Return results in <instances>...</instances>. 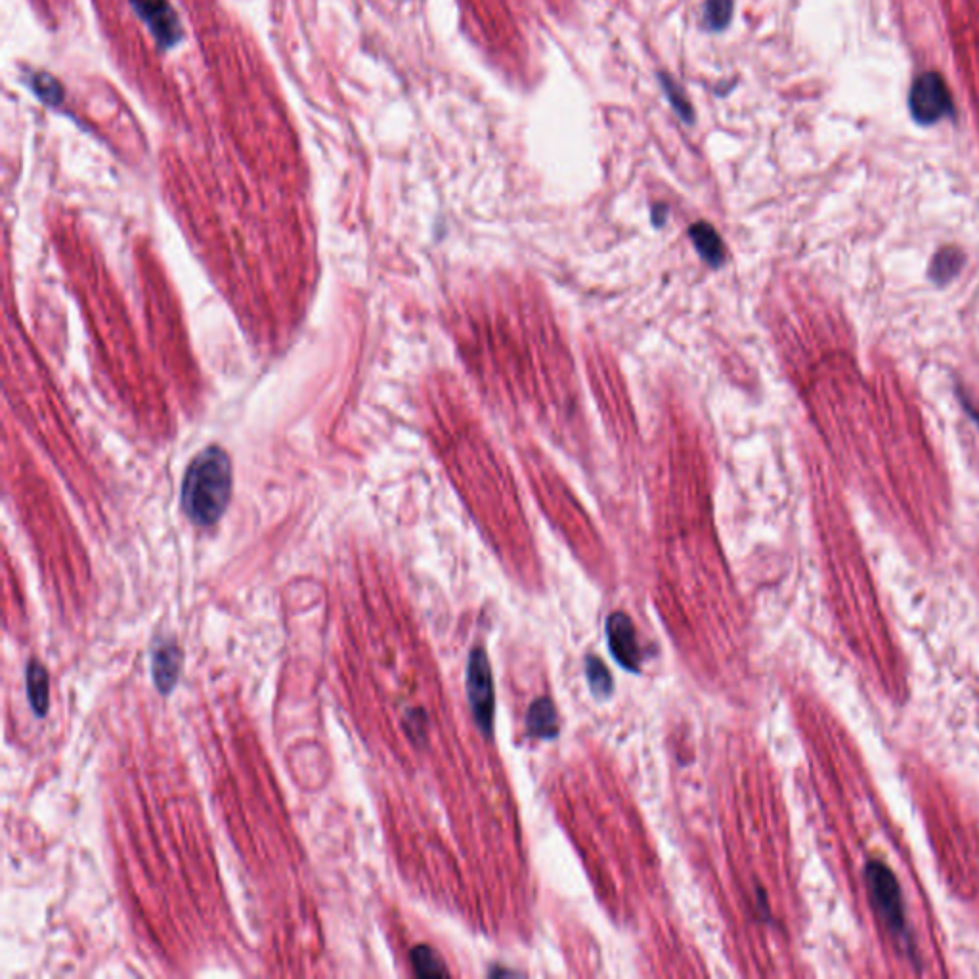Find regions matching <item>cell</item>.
I'll return each instance as SVG.
<instances>
[{
  "label": "cell",
  "instance_id": "30bf717a",
  "mask_svg": "<svg viewBox=\"0 0 979 979\" xmlns=\"http://www.w3.org/2000/svg\"><path fill=\"white\" fill-rule=\"evenodd\" d=\"M178 672H180V651L175 645H165L157 649L153 656V674L161 693H167L175 687Z\"/></svg>",
  "mask_w": 979,
  "mask_h": 979
},
{
  "label": "cell",
  "instance_id": "6da1fadb",
  "mask_svg": "<svg viewBox=\"0 0 979 979\" xmlns=\"http://www.w3.org/2000/svg\"><path fill=\"white\" fill-rule=\"evenodd\" d=\"M463 364L484 400L513 423L530 421L582 463L593 442L574 354L542 283L492 272L471 283L452 310Z\"/></svg>",
  "mask_w": 979,
  "mask_h": 979
},
{
  "label": "cell",
  "instance_id": "5b68a950",
  "mask_svg": "<svg viewBox=\"0 0 979 979\" xmlns=\"http://www.w3.org/2000/svg\"><path fill=\"white\" fill-rule=\"evenodd\" d=\"M865 882L867 890L871 895L874 913L882 920L886 932L890 934L893 943L905 953V957L911 962H918L916 949H914L913 936L907 924V914H905V903H903V893L901 886L895 878L892 869L878 859H871L865 865Z\"/></svg>",
  "mask_w": 979,
  "mask_h": 979
},
{
  "label": "cell",
  "instance_id": "9c48e42d",
  "mask_svg": "<svg viewBox=\"0 0 979 979\" xmlns=\"http://www.w3.org/2000/svg\"><path fill=\"white\" fill-rule=\"evenodd\" d=\"M526 727L528 733L536 739H555L559 735L557 710L549 698H536L530 704Z\"/></svg>",
  "mask_w": 979,
  "mask_h": 979
},
{
  "label": "cell",
  "instance_id": "5bb4252c",
  "mask_svg": "<svg viewBox=\"0 0 979 979\" xmlns=\"http://www.w3.org/2000/svg\"><path fill=\"white\" fill-rule=\"evenodd\" d=\"M586 672H588L591 693L597 698L609 697L612 693V677H610L607 666L597 656H588Z\"/></svg>",
  "mask_w": 979,
  "mask_h": 979
},
{
  "label": "cell",
  "instance_id": "8fae6325",
  "mask_svg": "<svg viewBox=\"0 0 979 979\" xmlns=\"http://www.w3.org/2000/svg\"><path fill=\"white\" fill-rule=\"evenodd\" d=\"M27 697L39 718L48 712V674L41 662L33 660L27 664Z\"/></svg>",
  "mask_w": 979,
  "mask_h": 979
},
{
  "label": "cell",
  "instance_id": "277c9868",
  "mask_svg": "<svg viewBox=\"0 0 979 979\" xmlns=\"http://www.w3.org/2000/svg\"><path fill=\"white\" fill-rule=\"evenodd\" d=\"M232 496V463L222 448H207L190 463L182 507L197 526H213L226 513Z\"/></svg>",
  "mask_w": 979,
  "mask_h": 979
},
{
  "label": "cell",
  "instance_id": "7a4b0ae2",
  "mask_svg": "<svg viewBox=\"0 0 979 979\" xmlns=\"http://www.w3.org/2000/svg\"><path fill=\"white\" fill-rule=\"evenodd\" d=\"M429 406L435 448L463 505L488 534L513 542L523 538L521 490L469 396L454 377H438Z\"/></svg>",
  "mask_w": 979,
  "mask_h": 979
},
{
  "label": "cell",
  "instance_id": "ba28073f",
  "mask_svg": "<svg viewBox=\"0 0 979 979\" xmlns=\"http://www.w3.org/2000/svg\"><path fill=\"white\" fill-rule=\"evenodd\" d=\"M911 108L914 117L922 123H932L949 109V94L945 83L937 75H922L914 83L911 92Z\"/></svg>",
  "mask_w": 979,
  "mask_h": 979
},
{
  "label": "cell",
  "instance_id": "9a60e30c",
  "mask_svg": "<svg viewBox=\"0 0 979 979\" xmlns=\"http://www.w3.org/2000/svg\"><path fill=\"white\" fill-rule=\"evenodd\" d=\"M733 0H708L706 4V22L714 29L721 31L731 22Z\"/></svg>",
  "mask_w": 979,
  "mask_h": 979
},
{
  "label": "cell",
  "instance_id": "8992f818",
  "mask_svg": "<svg viewBox=\"0 0 979 979\" xmlns=\"http://www.w3.org/2000/svg\"><path fill=\"white\" fill-rule=\"evenodd\" d=\"M467 697H469V704H471V712L475 716V723L479 725L480 731L486 737H492L494 714H496V706H494L496 697H494L490 662H488L486 653L482 649H475L469 658Z\"/></svg>",
  "mask_w": 979,
  "mask_h": 979
},
{
  "label": "cell",
  "instance_id": "7c38bea8",
  "mask_svg": "<svg viewBox=\"0 0 979 979\" xmlns=\"http://www.w3.org/2000/svg\"><path fill=\"white\" fill-rule=\"evenodd\" d=\"M410 958H412L415 974L421 978H446V976H450L444 962L427 945H417Z\"/></svg>",
  "mask_w": 979,
  "mask_h": 979
},
{
  "label": "cell",
  "instance_id": "3957f363",
  "mask_svg": "<svg viewBox=\"0 0 979 979\" xmlns=\"http://www.w3.org/2000/svg\"><path fill=\"white\" fill-rule=\"evenodd\" d=\"M584 364L591 394L610 440L628 469H633L641 461V433L622 368L609 347L597 341L584 347Z\"/></svg>",
  "mask_w": 979,
  "mask_h": 979
},
{
  "label": "cell",
  "instance_id": "4fadbf2b",
  "mask_svg": "<svg viewBox=\"0 0 979 979\" xmlns=\"http://www.w3.org/2000/svg\"><path fill=\"white\" fill-rule=\"evenodd\" d=\"M964 257L958 249H943L932 262V278L939 283L949 282L960 272Z\"/></svg>",
  "mask_w": 979,
  "mask_h": 979
},
{
  "label": "cell",
  "instance_id": "2e32d148",
  "mask_svg": "<svg viewBox=\"0 0 979 979\" xmlns=\"http://www.w3.org/2000/svg\"><path fill=\"white\" fill-rule=\"evenodd\" d=\"M662 81H664V87H666V92H668L670 102L674 104L675 111H677V113H679L683 119L691 121V119H693V111H691V106H689L687 98L683 96V90H679V88L675 87L674 83H672L668 77H666V79H662Z\"/></svg>",
  "mask_w": 979,
  "mask_h": 979
},
{
  "label": "cell",
  "instance_id": "52a82bcc",
  "mask_svg": "<svg viewBox=\"0 0 979 979\" xmlns=\"http://www.w3.org/2000/svg\"><path fill=\"white\" fill-rule=\"evenodd\" d=\"M607 639L612 656L630 672H639L641 653L637 643L635 626L624 612H614L607 620Z\"/></svg>",
  "mask_w": 979,
  "mask_h": 979
}]
</instances>
